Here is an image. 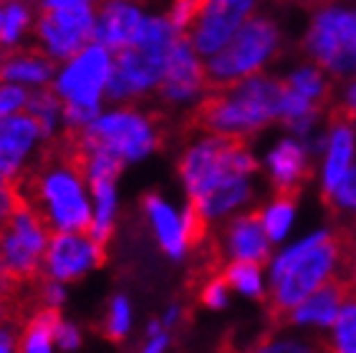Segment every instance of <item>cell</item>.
<instances>
[{"instance_id":"74e56055","label":"cell","mask_w":356,"mask_h":353,"mask_svg":"<svg viewBox=\"0 0 356 353\" xmlns=\"http://www.w3.org/2000/svg\"><path fill=\"white\" fill-rule=\"evenodd\" d=\"M278 3H286V6H303V8H314V10H318V8L331 6V3H336V0H278Z\"/></svg>"},{"instance_id":"d6986e66","label":"cell","mask_w":356,"mask_h":353,"mask_svg":"<svg viewBox=\"0 0 356 353\" xmlns=\"http://www.w3.org/2000/svg\"><path fill=\"white\" fill-rule=\"evenodd\" d=\"M227 247L235 260H253L258 265H266L270 258V240L266 235L263 224V210H253L238 217L227 230Z\"/></svg>"},{"instance_id":"7a4b0ae2","label":"cell","mask_w":356,"mask_h":353,"mask_svg":"<svg viewBox=\"0 0 356 353\" xmlns=\"http://www.w3.org/2000/svg\"><path fill=\"white\" fill-rule=\"evenodd\" d=\"M283 81L253 74L227 86L207 88V96L187 114L185 129L205 134H243L253 139L281 116Z\"/></svg>"},{"instance_id":"7c38bea8","label":"cell","mask_w":356,"mask_h":353,"mask_svg":"<svg viewBox=\"0 0 356 353\" xmlns=\"http://www.w3.org/2000/svg\"><path fill=\"white\" fill-rule=\"evenodd\" d=\"M106 258L96 250V245L91 243L81 232H56L48 240L46 258H43V268L46 275L54 280H74L81 272H86L91 265H104Z\"/></svg>"},{"instance_id":"8d00e7d4","label":"cell","mask_w":356,"mask_h":353,"mask_svg":"<svg viewBox=\"0 0 356 353\" xmlns=\"http://www.w3.org/2000/svg\"><path fill=\"white\" fill-rule=\"evenodd\" d=\"M351 224V250H349V275H351V283L356 288V222Z\"/></svg>"},{"instance_id":"4316f807","label":"cell","mask_w":356,"mask_h":353,"mask_svg":"<svg viewBox=\"0 0 356 353\" xmlns=\"http://www.w3.org/2000/svg\"><path fill=\"white\" fill-rule=\"evenodd\" d=\"M31 23V10L21 0H8L3 8V23H0V48L13 46Z\"/></svg>"},{"instance_id":"7402d4cb","label":"cell","mask_w":356,"mask_h":353,"mask_svg":"<svg viewBox=\"0 0 356 353\" xmlns=\"http://www.w3.org/2000/svg\"><path fill=\"white\" fill-rule=\"evenodd\" d=\"M144 207H147L152 222H154V230H157L162 247L170 252L172 258H179L182 250H185V238H182V224H179L175 210L165 199H159L157 195H147Z\"/></svg>"},{"instance_id":"1f68e13d","label":"cell","mask_w":356,"mask_h":353,"mask_svg":"<svg viewBox=\"0 0 356 353\" xmlns=\"http://www.w3.org/2000/svg\"><path fill=\"white\" fill-rule=\"evenodd\" d=\"M28 91L23 86H15V83H0V119H6L10 114H18V111L26 109L28 104Z\"/></svg>"},{"instance_id":"2e32d148","label":"cell","mask_w":356,"mask_h":353,"mask_svg":"<svg viewBox=\"0 0 356 353\" xmlns=\"http://www.w3.org/2000/svg\"><path fill=\"white\" fill-rule=\"evenodd\" d=\"M268 167H270V176H273L275 197L298 199L301 190L314 176V167L309 164L303 147L291 142V139L275 147L273 154L268 156Z\"/></svg>"},{"instance_id":"8992f818","label":"cell","mask_w":356,"mask_h":353,"mask_svg":"<svg viewBox=\"0 0 356 353\" xmlns=\"http://www.w3.org/2000/svg\"><path fill=\"white\" fill-rule=\"evenodd\" d=\"M165 119L137 109H119L83 126V139L91 154L114 156L119 162L139 159L165 142Z\"/></svg>"},{"instance_id":"4fadbf2b","label":"cell","mask_w":356,"mask_h":353,"mask_svg":"<svg viewBox=\"0 0 356 353\" xmlns=\"http://www.w3.org/2000/svg\"><path fill=\"white\" fill-rule=\"evenodd\" d=\"M157 86L165 101H185V99L207 88L205 66L200 63L197 51L192 48L185 33H179V38L172 46L165 74H162V81Z\"/></svg>"},{"instance_id":"83f0119b","label":"cell","mask_w":356,"mask_h":353,"mask_svg":"<svg viewBox=\"0 0 356 353\" xmlns=\"http://www.w3.org/2000/svg\"><path fill=\"white\" fill-rule=\"evenodd\" d=\"M323 204H326L331 217H339L343 212H351L354 215L351 220L356 222V167H351L346 172V176L334 187V192L323 195Z\"/></svg>"},{"instance_id":"5b68a950","label":"cell","mask_w":356,"mask_h":353,"mask_svg":"<svg viewBox=\"0 0 356 353\" xmlns=\"http://www.w3.org/2000/svg\"><path fill=\"white\" fill-rule=\"evenodd\" d=\"M278 43L281 33L275 23L266 15H250L238 28V33L205 63L207 88L227 86L258 74L263 63L278 51Z\"/></svg>"},{"instance_id":"f1b7e54d","label":"cell","mask_w":356,"mask_h":353,"mask_svg":"<svg viewBox=\"0 0 356 353\" xmlns=\"http://www.w3.org/2000/svg\"><path fill=\"white\" fill-rule=\"evenodd\" d=\"M207 230H210V217H207L205 207L200 204V199L190 197L185 222H182V238H185L187 250H197V247H202L207 240Z\"/></svg>"},{"instance_id":"277c9868","label":"cell","mask_w":356,"mask_h":353,"mask_svg":"<svg viewBox=\"0 0 356 353\" xmlns=\"http://www.w3.org/2000/svg\"><path fill=\"white\" fill-rule=\"evenodd\" d=\"M250 136L210 134L205 142L195 144L179 159V174L185 179L190 197L202 199L222 182L258 170L250 156Z\"/></svg>"},{"instance_id":"836d02e7","label":"cell","mask_w":356,"mask_h":353,"mask_svg":"<svg viewBox=\"0 0 356 353\" xmlns=\"http://www.w3.org/2000/svg\"><path fill=\"white\" fill-rule=\"evenodd\" d=\"M13 210H15L13 176H3V174H0V224L8 222V217L13 215Z\"/></svg>"},{"instance_id":"d6a6232c","label":"cell","mask_w":356,"mask_h":353,"mask_svg":"<svg viewBox=\"0 0 356 353\" xmlns=\"http://www.w3.org/2000/svg\"><path fill=\"white\" fill-rule=\"evenodd\" d=\"M227 280L222 278V272L220 275H213L210 280L202 283V290H200V303L207 308H220L225 303V290H227Z\"/></svg>"},{"instance_id":"44dd1931","label":"cell","mask_w":356,"mask_h":353,"mask_svg":"<svg viewBox=\"0 0 356 353\" xmlns=\"http://www.w3.org/2000/svg\"><path fill=\"white\" fill-rule=\"evenodd\" d=\"M58 326H61L58 306H41L26 320L21 336L15 340V351L18 353H51V343H54Z\"/></svg>"},{"instance_id":"ba28073f","label":"cell","mask_w":356,"mask_h":353,"mask_svg":"<svg viewBox=\"0 0 356 353\" xmlns=\"http://www.w3.org/2000/svg\"><path fill=\"white\" fill-rule=\"evenodd\" d=\"M303 51L326 74L341 79L356 71V8H318L303 38Z\"/></svg>"},{"instance_id":"9a60e30c","label":"cell","mask_w":356,"mask_h":353,"mask_svg":"<svg viewBox=\"0 0 356 353\" xmlns=\"http://www.w3.org/2000/svg\"><path fill=\"white\" fill-rule=\"evenodd\" d=\"M351 290V280H343L341 275H331L323 286H318L309 298L301 300L293 311L288 313L281 328L286 326H303V323H316V326H331L339 315V308Z\"/></svg>"},{"instance_id":"6da1fadb","label":"cell","mask_w":356,"mask_h":353,"mask_svg":"<svg viewBox=\"0 0 356 353\" xmlns=\"http://www.w3.org/2000/svg\"><path fill=\"white\" fill-rule=\"evenodd\" d=\"M349 250H351V224L339 222L334 232H318L303 240L275 260L273 286L266 298L268 318L281 326L286 315L301 300H306L318 286H323L331 275H349Z\"/></svg>"},{"instance_id":"8fae6325","label":"cell","mask_w":356,"mask_h":353,"mask_svg":"<svg viewBox=\"0 0 356 353\" xmlns=\"http://www.w3.org/2000/svg\"><path fill=\"white\" fill-rule=\"evenodd\" d=\"M253 10L255 0H210L185 35L200 56H213L238 33Z\"/></svg>"},{"instance_id":"484cf974","label":"cell","mask_w":356,"mask_h":353,"mask_svg":"<svg viewBox=\"0 0 356 353\" xmlns=\"http://www.w3.org/2000/svg\"><path fill=\"white\" fill-rule=\"evenodd\" d=\"M261 268L263 265L253 263V260H235L227 268H222V278L227 280L230 288H238L248 295H261Z\"/></svg>"},{"instance_id":"9c48e42d","label":"cell","mask_w":356,"mask_h":353,"mask_svg":"<svg viewBox=\"0 0 356 353\" xmlns=\"http://www.w3.org/2000/svg\"><path fill=\"white\" fill-rule=\"evenodd\" d=\"M94 6H41L35 33L56 61H71L94 41Z\"/></svg>"},{"instance_id":"e0dca14e","label":"cell","mask_w":356,"mask_h":353,"mask_svg":"<svg viewBox=\"0 0 356 353\" xmlns=\"http://www.w3.org/2000/svg\"><path fill=\"white\" fill-rule=\"evenodd\" d=\"M38 136H43V129L28 111L0 119V174L15 176L21 170V159Z\"/></svg>"},{"instance_id":"30bf717a","label":"cell","mask_w":356,"mask_h":353,"mask_svg":"<svg viewBox=\"0 0 356 353\" xmlns=\"http://www.w3.org/2000/svg\"><path fill=\"white\" fill-rule=\"evenodd\" d=\"M111 56L109 48L102 43H89L81 54L74 56L58 81L54 83L56 94L61 101L79 104V106H99V96L109 83L111 76Z\"/></svg>"},{"instance_id":"ffe728a7","label":"cell","mask_w":356,"mask_h":353,"mask_svg":"<svg viewBox=\"0 0 356 353\" xmlns=\"http://www.w3.org/2000/svg\"><path fill=\"white\" fill-rule=\"evenodd\" d=\"M56 58L43 48H18L0 56V83H46Z\"/></svg>"},{"instance_id":"ac0fdd59","label":"cell","mask_w":356,"mask_h":353,"mask_svg":"<svg viewBox=\"0 0 356 353\" xmlns=\"http://www.w3.org/2000/svg\"><path fill=\"white\" fill-rule=\"evenodd\" d=\"M331 139H329V159L323 170V195L334 192L346 172L351 170V154H354V122L343 114L339 106L331 109Z\"/></svg>"},{"instance_id":"f35d334b","label":"cell","mask_w":356,"mask_h":353,"mask_svg":"<svg viewBox=\"0 0 356 353\" xmlns=\"http://www.w3.org/2000/svg\"><path fill=\"white\" fill-rule=\"evenodd\" d=\"M15 343H13V333L10 328H0V353H13Z\"/></svg>"},{"instance_id":"d590c367","label":"cell","mask_w":356,"mask_h":353,"mask_svg":"<svg viewBox=\"0 0 356 353\" xmlns=\"http://www.w3.org/2000/svg\"><path fill=\"white\" fill-rule=\"evenodd\" d=\"M339 109H341L343 114L349 116L351 122L356 124V81L351 83L349 94H346V101H343V104H339Z\"/></svg>"},{"instance_id":"ab89813d","label":"cell","mask_w":356,"mask_h":353,"mask_svg":"<svg viewBox=\"0 0 356 353\" xmlns=\"http://www.w3.org/2000/svg\"><path fill=\"white\" fill-rule=\"evenodd\" d=\"M0 23H3V10H0Z\"/></svg>"},{"instance_id":"52a82bcc","label":"cell","mask_w":356,"mask_h":353,"mask_svg":"<svg viewBox=\"0 0 356 353\" xmlns=\"http://www.w3.org/2000/svg\"><path fill=\"white\" fill-rule=\"evenodd\" d=\"M15 187V182H13ZM51 240L48 227L35 217L33 210L15 190V210L8 222L0 224V268L18 283L35 286L46 275L43 258Z\"/></svg>"},{"instance_id":"e575fe53","label":"cell","mask_w":356,"mask_h":353,"mask_svg":"<svg viewBox=\"0 0 356 353\" xmlns=\"http://www.w3.org/2000/svg\"><path fill=\"white\" fill-rule=\"evenodd\" d=\"M56 340L61 343V348H66V351H71V348L79 346V331H76L74 326H69V323H63L61 320V326H58V331H56Z\"/></svg>"},{"instance_id":"f546056e","label":"cell","mask_w":356,"mask_h":353,"mask_svg":"<svg viewBox=\"0 0 356 353\" xmlns=\"http://www.w3.org/2000/svg\"><path fill=\"white\" fill-rule=\"evenodd\" d=\"M293 207H296V199L275 197L273 204L268 210H263V224H266L268 240H281L286 235L291 217H293Z\"/></svg>"},{"instance_id":"603a6c76","label":"cell","mask_w":356,"mask_h":353,"mask_svg":"<svg viewBox=\"0 0 356 353\" xmlns=\"http://www.w3.org/2000/svg\"><path fill=\"white\" fill-rule=\"evenodd\" d=\"M250 353H331V340L323 338L318 331H311L306 336L268 333Z\"/></svg>"},{"instance_id":"cb8c5ba5","label":"cell","mask_w":356,"mask_h":353,"mask_svg":"<svg viewBox=\"0 0 356 353\" xmlns=\"http://www.w3.org/2000/svg\"><path fill=\"white\" fill-rule=\"evenodd\" d=\"M248 195H250L248 176L240 174V176H233V179H227V182H222L220 187H215L210 195H205V197L200 199V204L205 207L207 217H215V215H222V212L233 210L235 204L245 202Z\"/></svg>"},{"instance_id":"5bb4252c","label":"cell","mask_w":356,"mask_h":353,"mask_svg":"<svg viewBox=\"0 0 356 353\" xmlns=\"http://www.w3.org/2000/svg\"><path fill=\"white\" fill-rule=\"evenodd\" d=\"M144 18L134 0H102L94 18V43L119 54L139 38Z\"/></svg>"},{"instance_id":"4dcf8cb0","label":"cell","mask_w":356,"mask_h":353,"mask_svg":"<svg viewBox=\"0 0 356 353\" xmlns=\"http://www.w3.org/2000/svg\"><path fill=\"white\" fill-rule=\"evenodd\" d=\"M127 328H129V306L124 298H114L109 311V320L104 326V333L109 340H122L127 336Z\"/></svg>"},{"instance_id":"3957f363","label":"cell","mask_w":356,"mask_h":353,"mask_svg":"<svg viewBox=\"0 0 356 353\" xmlns=\"http://www.w3.org/2000/svg\"><path fill=\"white\" fill-rule=\"evenodd\" d=\"M177 38L179 33L170 23V18H144L137 41L117 54V63L111 68L109 83H106V96L131 99L157 86Z\"/></svg>"},{"instance_id":"d4e9b609","label":"cell","mask_w":356,"mask_h":353,"mask_svg":"<svg viewBox=\"0 0 356 353\" xmlns=\"http://www.w3.org/2000/svg\"><path fill=\"white\" fill-rule=\"evenodd\" d=\"M331 353H356V288L351 283V290L339 308V315L331 323Z\"/></svg>"}]
</instances>
